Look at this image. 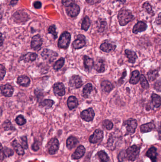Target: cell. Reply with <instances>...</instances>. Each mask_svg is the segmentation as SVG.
Wrapping results in <instances>:
<instances>
[{"instance_id":"cell-9","label":"cell","mask_w":161,"mask_h":162,"mask_svg":"<svg viewBox=\"0 0 161 162\" xmlns=\"http://www.w3.org/2000/svg\"><path fill=\"white\" fill-rule=\"evenodd\" d=\"M86 38L83 35H77V39L73 41L72 46L76 49H81L86 45Z\"/></svg>"},{"instance_id":"cell-14","label":"cell","mask_w":161,"mask_h":162,"mask_svg":"<svg viewBox=\"0 0 161 162\" xmlns=\"http://www.w3.org/2000/svg\"><path fill=\"white\" fill-rule=\"evenodd\" d=\"M116 48V46L114 44L109 42L108 41H106L102 44L100 47V48L102 51L106 53H109L114 51Z\"/></svg>"},{"instance_id":"cell-52","label":"cell","mask_w":161,"mask_h":162,"mask_svg":"<svg viewBox=\"0 0 161 162\" xmlns=\"http://www.w3.org/2000/svg\"><path fill=\"white\" fill-rule=\"evenodd\" d=\"M39 149V147L38 144L36 142H35L33 145H32V149L34 151H37Z\"/></svg>"},{"instance_id":"cell-3","label":"cell","mask_w":161,"mask_h":162,"mask_svg":"<svg viewBox=\"0 0 161 162\" xmlns=\"http://www.w3.org/2000/svg\"><path fill=\"white\" fill-rule=\"evenodd\" d=\"M140 149L137 145H133L127 149L126 151L127 158L131 161H134L139 154Z\"/></svg>"},{"instance_id":"cell-57","label":"cell","mask_w":161,"mask_h":162,"mask_svg":"<svg viewBox=\"0 0 161 162\" xmlns=\"http://www.w3.org/2000/svg\"><path fill=\"white\" fill-rule=\"evenodd\" d=\"M2 43H3V42H2V34H1V46L2 45Z\"/></svg>"},{"instance_id":"cell-38","label":"cell","mask_w":161,"mask_h":162,"mask_svg":"<svg viewBox=\"0 0 161 162\" xmlns=\"http://www.w3.org/2000/svg\"><path fill=\"white\" fill-rule=\"evenodd\" d=\"M140 83L142 88L144 89H147L149 88V86L147 81L146 79V77L144 75L142 74L140 77Z\"/></svg>"},{"instance_id":"cell-48","label":"cell","mask_w":161,"mask_h":162,"mask_svg":"<svg viewBox=\"0 0 161 162\" xmlns=\"http://www.w3.org/2000/svg\"><path fill=\"white\" fill-rule=\"evenodd\" d=\"M106 26H107V23H106V22L102 21V22H101V26L99 29L100 32H102L104 31L105 29L106 28Z\"/></svg>"},{"instance_id":"cell-36","label":"cell","mask_w":161,"mask_h":162,"mask_svg":"<svg viewBox=\"0 0 161 162\" xmlns=\"http://www.w3.org/2000/svg\"><path fill=\"white\" fill-rule=\"evenodd\" d=\"M147 76L149 81H154L158 76V72L156 70H150L148 72Z\"/></svg>"},{"instance_id":"cell-30","label":"cell","mask_w":161,"mask_h":162,"mask_svg":"<svg viewBox=\"0 0 161 162\" xmlns=\"http://www.w3.org/2000/svg\"><path fill=\"white\" fill-rule=\"evenodd\" d=\"M12 145L14 150L18 154L23 155L24 154L23 147L20 144L17 140H14L12 142Z\"/></svg>"},{"instance_id":"cell-32","label":"cell","mask_w":161,"mask_h":162,"mask_svg":"<svg viewBox=\"0 0 161 162\" xmlns=\"http://www.w3.org/2000/svg\"><path fill=\"white\" fill-rule=\"evenodd\" d=\"M91 21L88 16H85L81 24V29L85 31H87L90 28Z\"/></svg>"},{"instance_id":"cell-35","label":"cell","mask_w":161,"mask_h":162,"mask_svg":"<svg viewBox=\"0 0 161 162\" xmlns=\"http://www.w3.org/2000/svg\"><path fill=\"white\" fill-rule=\"evenodd\" d=\"M64 63H65V59L64 58H61L54 64L53 65V69L55 70H59L63 67Z\"/></svg>"},{"instance_id":"cell-19","label":"cell","mask_w":161,"mask_h":162,"mask_svg":"<svg viewBox=\"0 0 161 162\" xmlns=\"http://www.w3.org/2000/svg\"><path fill=\"white\" fill-rule=\"evenodd\" d=\"M83 60H84V64L85 69L88 71L91 70L95 64L94 60L91 58H90V57L87 56H84Z\"/></svg>"},{"instance_id":"cell-41","label":"cell","mask_w":161,"mask_h":162,"mask_svg":"<svg viewBox=\"0 0 161 162\" xmlns=\"http://www.w3.org/2000/svg\"><path fill=\"white\" fill-rule=\"evenodd\" d=\"M3 126H4V129L5 130H12V129L14 130L15 129L14 127L12 126L11 122L9 120H6L4 122Z\"/></svg>"},{"instance_id":"cell-26","label":"cell","mask_w":161,"mask_h":162,"mask_svg":"<svg viewBox=\"0 0 161 162\" xmlns=\"http://www.w3.org/2000/svg\"><path fill=\"white\" fill-rule=\"evenodd\" d=\"M126 56L129 59V62L131 63H134L136 62V59L138 58V56L136 53L131 50L126 49L125 51Z\"/></svg>"},{"instance_id":"cell-25","label":"cell","mask_w":161,"mask_h":162,"mask_svg":"<svg viewBox=\"0 0 161 162\" xmlns=\"http://www.w3.org/2000/svg\"><path fill=\"white\" fill-rule=\"evenodd\" d=\"M151 101L154 107L159 108L161 105V97L159 95L153 93L151 95Z\"/></svg>"},{"instance_id":"cell-31","label":"cell","mask_w":161,"mask_h":162,"mask_svg":"<svg viewBox=\"0 0 161 162\" xmlns=\"http://www.w3.org/2000/svg\"><path fill=\"white\" fill-rule=\"evenodd\" d=\"M78 143V141L77 138L73 136H71L67 140V147L69 149H71L75 148Z\"/></svg>"},{"instance_id":"cell-37","label":"cell","mask_w":161,"mask_h":162,"mask_svg":"<svg viewBox=\"0 0 161 162\" xmlns=\"http://www.w3.org/2000/svg\"><path fill=\"white\" fill-rule=\"evenodd\" d=\"M142 7L148 14H150L151 15H154V14L152 6L150 5V3L148 2H144L143 5Z\"/></svg>"},{"instance_id":"cell-16","label":"cell","mask_w":161,"mask_h":162,"mask_svg":"<svg viewBox=\"0 0 161 162\" xmlns=\"http://www.w3.org/2000/svg\"><path fill=\"white\" fill-rule=\"evenodd\" d=\"M147 28V24L143 21H138V22L135 25L133 28V33L134 34H137L139 32L145 31Z\"/></svg>"},{"instance_id":"cell-42","label":"cell","mask_w":161,"mask_h":162,"mask_svg":"<svg viewBox=\"0 0 161 162\" xmlns=\"http://www.w3.org/2000/svg\"><path fill=\"white\" fill-rule=\"evenodd\" d=\"M56 29L55 25L50 26L48 28V33L53 35L54 37V39H56L57 38V32L56 31Z\"/></svg>"},{"instance_id":"cell-51","label":"cell","mask_w":161,"mask_h":162,"mask_svg":"<svg viewBox=\"0 0 161 162\" xmlns=\"http://www.w3.org/2000/svg\"><path fill=\"white\" fill-rule=\"evenodd\" d=\"M156 22L157 24L161 25V12L158 15L157 17L156 18Z\"/></svg>"},{"instance_id":"cell-49","label":"cell","mask_w":161,"mask_h":162,"mask_svg":"<svg viewBox=\"0 0 161 162\" xmlns=\"http://www.w3.org/2000/svg\"><path fill=\"white\" fill-rule=\"evenodd\" d=\"M86 1L88 4L93 5L99 3L101 1V0H86Z\"/></svg>"},{"instance_id":"cell-22","label":"cell","mask_w":161,"mask_h":162,"mask_svg":"<svg viewBox=\"0 0 161 162\" xmlns=\"http://www.w3.org/2000/svg\"><path fill=\"white\" fill-rule=\"evenodd\" d=\"M17 83L20 86L23 87H28L30 83V79L26 76H20L18 77Z\"/></svg>"},{"instance_id":"cell-43","label":"cell","mask_w":161,"mask_h":162,"mask_svg":"<svg viewBox=\"0 0 161 162\" xmlns=\"http://www.w3.org/2000/svg\"><path fill=\"white\" fill-rule=\"evenodd\" d=\"M62 4L65 7H69L75 4V0H62Z\"/></svg>"},{"instance_id":"cell-11","label":"cell","mask_w":161,"mask_h":162,"mask_svg":"<svg viewBox=\"0 0 161 162\" xmlns=\"http://www.w3.org/2000/svg\"><path fill=\"white\" fill-rule=\"evenodd\" d=\"M104 133L100 129H96L90 138V141L91 143H97L103 139Z\"/></svg>"},{"instance_id":"cell-8","label":"cell","mask_w":161,"mask_h":162,"mask_svg":"<svg viewBox=\"0 0 161 162\" xmlns=\"http://www.w3.org/2000/svg\"><path fill=\"white\" fill-rule=\"evenodd\" d=\"M95 115V112L93 109L92 108H90L82 111L80 114V116L82 120L85 121L89 122V121L93 120Z\"/></svg>"},{"instance_id":"cell-45","label":"cell","mask_w":161,"mask_h":162,"mask_svg":"<svg viewBox=\"0 0 161 162\" xmlns=\"http://www.w3.org/2000/svg\"><path fill=\"white\" fill-rule=\"evenodd\" d=\"M125 158H127L126 152L121 151L118 155V160L120 162H121L123 161Z\"/></svg>"},{"instance_id":"cell-28","label":"cell","mask_w":161,"mask_h":162,"mask_svg":"<svg viewBox=\"0 0 161 162\" xmlns=\"http://www.w3.org/2000/svg\"><path fill=\"white\" fill-rule=\"evenodd\" d=\"M155 125L153 123L150 122L141 125L140 126V130L142 133H147L153 130V129H155Z\"/></svg>"},{"instance_id":"cell-7","label":"cell","mask_w":161,"mask_h":162,"mask_svg":"<svg viewBox=\"0 0 161 162\" xmlns=\"http://www.w3.org/2000/svg\"><path fill=\"white\" fill-rule=\"evenodd\" d=\"M59 147V143L56 139H52L48 143L47 149L49 153L54 154L56 153Z\"/></svg>"},{"instance_id":"cell-20","label":"cell","mask_w":161,"mask_h":162,"mask_svg":"<svg viewBox=\"0 0 161 162\" xmlns=\"http://www.w3.org/2000/svg\"><path fill=\"white\" fill-rule=\"evenodd\" d=\"M78 105V100L76 97L71 96L67 100V105L70 110L77 108Z\"/></svg>"},{"instance_id":"cell-54","label":"cell","mask_w":161,"mask_h":162,"mask_svg":"<svg viewBox=\"0 0 161 162\" xmlns=\"http://www.w3.org/2000/svg\"><path fill=\"white\" fill-rule=\"evenodd\" d=\"M18 1H19V0H11V1L10 2L11 5H16Z\"/></svg>"},{"instance_id":"cell-40","label":"cell","mask_w":161,"mask_h":162,"mask_svg":"<svg viewBox=\"0 0 161 162\" xmlns=\"http://www.w3.org/2000/svg\"><path fill=\"white\" fill-rule=\"evenodd\" d=\"M103 126L104 128H105L107 130H111L113 129V123L109 120H105L103 122Z\"/></svg>"},{"instance_id":"cell-50","label":"cell","mask_w":161,"mask_h":162,"mask_svg":"<svg viewBox=\"0 0 161 162\" xmlns=\"http://www.w3.org/2000/svg\"><path fill=\"white\" fill-rule=\"evenodd\" d=\"M33 5L35 9H40L42 7V4L40 1H35L34 2Z\"/></svg>"},{"instance_id":"cell-1","label":"cell","mask_w":161,"mask_h":162,"mask_svg":"<svg viewBox=\"0 0 161 162\" xmlns=\"http://www.w3.org/2000/svg\"><path fill=\"white\" fill-rule=\"evenodd\" d=\"M134 16L131 11L128 9L121 10L118 14V20L120 26H124L126 25L132 20Z\"/></svg>"},{"instance_id":"cell-34","label":"cell","mask_w":161,"mask_h":162,"mask_svg":"<svg viewBox=\"0 0 161 162\" xmlns=\"http://www.w3.org/2000/svg\"><path fill=\"white\" fill-rule=\"evenodd\" d=\"M97 154L101 162H107L109 160V157L105 151H99Z\"/></svg>"},{"instance_id":"cell-53","label":"cell","mask_w":161,"mask_h":162,"mask_svg":"<svg viewBox=\"0 0 161 162\" xmlns=\"http://www.w3.org/2000/svg\"><path fill=\"white\" fill-rule=\"evenodd\" d=\"M155 89L158 91V89H161V81H158L157 83L155 84Z\"/></svg>"},{"instance_id":"cell-15","label":"cell","mask_w":161,"mask_h":162,"mask_svg":"<svg viewBox=\"0 0 161 162\" xmlns=\"http://www.w3.org/2000/svg\"><path fill=\"white\" fill-rule=\"evenodd\" d=\"M14 92V88L9 84H6L1 87L2 94L5 96L8 97L12 96Z\"/></svg>"},{"instance_id":"cell-13","label":"cell","mask_w":161,"mask_h":162,"mask_svg":"<svg viewBox=\"0 0 161 162\" xmlns=\"http://www.w3.org/2000/svg\"><path fill=\"white\" fill-rule=\"evenodd\" d=\"M53 92L55 95L59 96H63L65 94V88L62 83H55L53 86Z\"/></svg>"},{"instance_id":"cell-10","label":"cell","mask_w":161,"mask_h":162,"mask_svg":"<svg viewBox=\"0 0 161 162\" xmlns=\"http://www.w3.org/2000/svg\"><path fill=\"white\" fill-rule=\"evenodd\" d=\"M69 85L71 87L77 89V88H80L83 85V83L80 76L77 75H74L72 76L70 78Z\"/></svg>"},{"instance_id":"cell-29","label":"cell","mask_w":161,"mask_h":162,"mask_svg":"<svg viewBox=\"0 0 161 162\" xmlns=\"http://www.w3.org/2000/svg\"><path fill=\"white\" fill-rule=\"evenodd\" d=\"M140 77L139 71L138 70L133 71L131 73L129 83L132 85H136L140 80Z\"/></svg>"},{"instance_id":"cell-21","label":"cell","mask_w":161,"mask_h":162,"mask_svg":"<svg viewBox=\"0 0 161 162\" xmlns=\"http://www.w3.org/2000/svg\"><path fill=\"white\" fill-rule=\"evenodd\" d=\"M146 155L151 159L152 162H156L157 155L156 148L154 147H151L147 152Z\"/></svg>"},{"instance_id":"cell-6","label":"cell","mask_w":161,"mask_h":162,"mask_svg":"<svg viewBox=\"0 0 161 162\" xmlns=\"http://www.w3.org/2000/svg\"><path fill=\"white\" fill-rule=\"evenodd\" d=\"M43 41L39 35H36L32 37L31 42V48L35 51H38L41 49Z\"/></svg>"},{"instance_id":"cell-24","label":"cell","mask_w":161,"mask_h":162,"mask_svg":"<svg viewBox=\"0 0 161 162\" xmlns=\"http://www.w3.org/2000/svg\"><path fill=\"white\" fill-rule=\"evenodd\" d=\"M102 89L104 92H110L114 89V86L111 83L108 81H104L101 83Z\"/></svg>"},{"instance_id":"cell-55","label":"cell","mask_w":161,"mask_h":162,"mask_svg":"<svg viewBox=\"0 0 161 162\" xmlns=\"http://www.w3.org/2000/svg\"><path fill=\"white\" fill-rule=\"evenodd\" d=\"M158 132H159V137L161 139V127H160L158 129Z\"/></svg>"},{"instance_id":"cell-39","label":"cell","mask_w":161,"mask_h":162,"mask_svg":"<svg viewBox=\"0 0 161 162\" xmlns=\"http://www.w3.org/2000/svg\"><path fill=\"white\" fill-rule=\"evenodd\" d=\"M15 121L17 124L20 126L23 125L26 123V120L23 116L20 115L16 118Z\"/></svg>"},{"instance_id":"cell-44","label":"cell","mask_w":161,"mask_h":162,"mask_svg":"<svg viewBox=\"0 0 161 162\" xmlns=\"http://www.w3.org/2000/svg\"><path fill=\"white\" fill-rule=\"evenodd\" d=\"M1 149L2 150V147ZM2 151L4 152V154H5V157H10V156H11V155L14 154L13 151L11 150V149L8 148H5V149H4V150H2Z\"/></svg>"},{"instance_id":"cell-17","label":"cell","mask_w":161,"mask_h":162,"mask_svg":"<svg viewBox=\"0 0 161 162\" xmlns=\"http://www.w3.org/2000/svg\"><path fill=\"white\" fill-rule=\"evenodd\" d=\"M85 148L83 145H80L72 154L71 157L73 159H78L83 157L85 153Z\"/></svg>"},{"instance_id":"cell-27","label":"cell","mask_w":161,"mask_h":162,"mask_svg":"<svg viewBox=\"0 0 161 162\" xmlns=\"http://www.w3.org/2000/svg\"><path fill=\"white\" fill-rule=\"evenodd\" d=\"M93 86L91 83L87 84L83 88L82 95L85 98H88L92 92L93 91Z\"/></svg>"},{"instance_id":"cell-4","label":"cell","mask_w":161,"mask_h":162,"mask_svg":"<svg viewBox=\"0 0 161 162\" xmlns=\"http://www.w3.org/2000/svg\"><path fill=\"white\" fill-rule=\"evenodd\" d=\"M123 126L126 128L128 134H133L135 132V130L137 128V120L135 119H129L124 121Z\"/></svg>"},{"instance_id":"cell-5","label":"cell","mask_w":161,"mask_h":162,"mask_svg":"<svg viewBox=\"0 0 161 162\" xmlns=\"http://www.w3.org/2000/svg\"><path fill=\"white\" fill-rule=\"evenodd\" d=\"M58 56V54L55 51L48 49H44L41 53V56L44 59L48 60L51 63L54 61Z\"/></svg>"},{"instance_id":"cell-33","label":"cell","mask_w":161,"mask_h":162,"mask_svg":"<svg viewBox=\"0 0 161 162\" xmlns=\"http://www.w3.org/2000/svg\"><path fill=\"white\" fill-rule=\"evenodd\" d=\"M54 101L53 100L49 99H45L40 103V105L43 107H45L47 109H49L52 107L54 104Z\"/></svg>"},{"instance_id":"cell-46","label":"cell","mask_w":161,"mask_h":162,"mask_svg":"<svg viewBox=\"0 0 161 162\" xmlns=\"http://www.w3.org/2000/svg\"><path fill=\"white\" fill-rule=\"evenodd\" d=\"M6 70L5 67L3 66L2 64H1L0 66V77L1 80H2L4 79V77L5 76Z\"/></svg>"},{"instance_id":"cell-12","label":"cell","mask_w":161,"mask_h":162,"mask_svg":"<svg viewBox=\"0 0 161 162\" xmlns=\"http://www.w3.org/2000/svg\"><path fill=\"white\" fill-rule=\"evenodd\" d=\"M67 14L69 16L71 17H75L78 15L80 14V7L78 5L74 4V5L70 6L69 7H67Z\"/></svg>"},{"instance_id":"cell-2","label":"cell","mask_w":161,"mask_h":162,"mask_svg":"<svg viewBox=\"0 0 161 162\" xmlns=\"http://www.w3.org/2000/svg\"><path fill=\"white\" fill-rule=\"evenodd\" d=\"M71 40V35L70 33L65 31L61 35L59 39L58 46L61 48L67 49L70 45Z\"/></svg>"},{"instance_id":"cell-23","label":"cell","mask_w":161,"mask_h":162,"mask_svg":"<svg viewBox=\"0 0 161 162\" xmlns=\"http://www.w3.org/2000/svg\"><path fill=\"white\" fill-rule=\"evenodd\" d=\"M38 57V55L35 53L29 52L22 56L20 60H24L27 62H33L36 60Z\"/></svg>"},{"instance_id":"cell-18","label":"cell","mask_w":161,"mask_h":162,"mask_svg":"<svg viewBox=\"0 0 161 162\" xmlns=\"http://www.w3.org/2000/svg\"><path fill=\"white\" fill-rule=\"evenodd\" d=\"M94 68L97 72L102 73L105 71V64L103 59H98L94 64Z\"/></svg>"},{"instance_id":"cell-56","label":"cell","mask_w":161,"mask_h":162,"mask_svg":"<svg viewBox=\"0 0 161 162\" xmlns=\"http://www.w3.org/2000/svg\"><path fill=\"white\" fill-rule=\"evenodd\" d=\"M118 1H119L120 2L123 3V4H125L126 1V0H118Z\"/></svg>"},{"instance_id":"cell-47","label":"cell","mask_w":161,"mask_h":162,"mask_svg":"<svg viewBox=\"0 0 161 162\" xmlns=\"http://www.w3.org/2000/svg\"><path fill=\"white\" fill-rule=\"evenodd\" d=\"M22 146L25 148H28V145L27 144V138L26 137H23L21 138Z\"/></svg>"}]
</instances>
